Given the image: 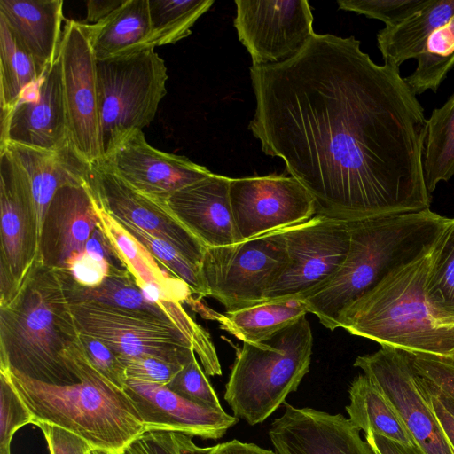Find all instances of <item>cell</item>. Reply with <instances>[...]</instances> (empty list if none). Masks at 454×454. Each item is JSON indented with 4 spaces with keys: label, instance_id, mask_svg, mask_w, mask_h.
Returning a JSON list of instances; mask_svg holds the SVG:
<instances>
[{
    "label": "cell",
    "instance_id": "cell-38",
    "mask_svg": "<svg viewBox=\"0 0 454 454\" xmlns=\"http://www.w3.org/2000/svg\"><path fill=\"white\" fill-rule=\"evenodd\" d=\"M177 395L202 406L223 409L218 396L194 356L167 385Z\"/></svg>",
    "mask_w": 454,
    "mask_h": 454
},
{
    "label": "cell",
    "instance_id": "cell-15",
    "mask_svg": "<svg viewBox=\"0 0 454 454\" xmlns=\"http://www.w3.org/2000/svg\"><path fill=\"white\" fill-rule=\"evenodd\" d=\"M235 4L234 27L252 65L285 61L315 34L311 8L306 0H236Z\"/></svg>",
    "mask_w": 454,
    "mask_h": 454
},
{
    "label": "cell",
    "instance_id": "cell-19",
    "mask_svg": "<svg viewBox=\"0 0 454 454\" xmlns=\"http://www.w3.org/2000/svg\"><path fill=\"white\" fill-rule=\"evenodd\" d=\"M268 431L277 454H375L360 430L342 414L285 402Z\"/></svg>",
    "mask_w": 454,
    "mask_h": 454
},
{
    "label": "cell",
    "instance_id": "cell-46",
    "mask_svg": "<svg viewBox=\"0 0 454 454\" xmlns=\"http://www.w3.org/2000/svg\"><path fill=\"white\" fill-rule=\"evenodd\" d=\"M91 454H111L91 450ZM118 454H172L160 431H145Z\"/></svg>",
    "mask_w": 454,
    "mask_h": 454
},
{
    "label": "cell",
    "instance_id": "cell-18",
    "mask_svg": "<svg viewBox=\"0 0 454 454\" xmlns=\"http://www.w3.org/2000/svg\"><path fill=\"white\" fill-rule=\"evenodd\" d=\"M102 161L135 190L160 202L212 174L185 156L152 146L143 130L131 135Z\"/></svg>",
    "mask_w": 454,
    "mask_h": 454
},
{
    "label": "cell",
    "instance_id": "cell-37",
    "mask_svg": "<svg viewBox=\"0 0 454 454\" xmlns=\"http://www.w3.org/2000/svg\"><path fill=\"white\" fill-rule=\"evenodd\" d=\"M430 0H338L339 8L395 26L428 4Z\"/></svg>",
    "mask_w": 454,
    "mask_h": 454
},
{
    "label": "cell",
    "instance_id": "cell-6",
    "mask_svg": "<svg viewBox=\"0 0 454 454\" xmlns=\"http://www.w3.org/2000/svg\"><path fill=\"white\" fill-rule=\"evenodd\" d=\"M313 335L306 316L260 343L243 342L225 385L233 415L262 423L309 371Z\"/></svg>",
    "mask_w": 454,
    "mask_h": 454
},
{
    "label": "cell",
    "instance_id": "cell-34",
    "mask_svg": "<svg viewBox=\"0 0 454 454\" xmlns=\"http://www.w3.org/2000/svg\"><path fill=\"white\" fill-rule=\"evenodd\" d=\"M214 0H149L151 47L172 44L187 37Z\"/></svg>",
    "mask_w": 454,
    "mask_h": 454
},
{
    "label": "cell",
    "instance_id": "cell-26",
    "mask_svg": "<svg viewBox=\"0 0 454 454\" xmlns=\"http://www.w3.org/2000/svg\"><path fill=\"white\" fill-rule=\"evenodd\" d=\"M63 4L62 0H0V19L30 53L41 78L59 56Z\"/></svg>",
    "mask_w": 454,
    "mask_h": 454
},
{
    "label": "cell",
    "instance_id": "cell-40",
    "mask_svg": "<svg viewBox=\"0 0 454 454\" xmlns=\"http://www.w3.org/2000/svg\"><path fill=\"white\" fill-rule=\"evenodd\" d=\"M84 352L91 364L107 380L124 389L128 380L126 367L120 356L103 341L80 332Z\"/></svg>",
    "mask_w": 454,
    "mask_h": 454
},
{
    "label": "cell",
    "instance_id": "cell-12",
    "mask_svg": "<svg viewBox=\"0 0 454 454\" xmlns=\"http://www.w3.org/2000/svg\"><path fill=\"white\" fill-rule=\"evenodd\" d=\"M0 306L8 303L39 257L41 229L26 179L0 152Z\"/></svg>",
    "mask_w": 454,
    "mask_h": 454
},
{
    "label": "cell",
    "instance_id": "cell-11",
    "mask_svg": "<svg viewBox=\"0 0 454 454\" xmlns=\"http://www.w3.org/2000/svg\"><path fill=\"white\" fill-rule=\"evenodd\" d=\"M69 141L88 163L104 160L97 59L86 27L67 20L59 51Z\"/></svg>",
    "mask_w": 454,
    "mask_h": 454
},
{
    "label": "cell",
    "instance_id": "cell-8",
    "mask_svg": "<svg viewBox=\"0 0 454 454\" xmlns=\"http://www.w3.org/2000/svg\"><path fill=\"white\" fill-rule=\"evenodd\" d=\"M287 263L285 229L207 247L201 265L206 297L217 300L226 311L262 303Z\"/></svg>",
    "mask_w": 454,
    "mask_h": 454
},
{
    "label": "cell",
    "instance_id": "cell-24",
    "mask_svg": "<svg viewBox=\"0 0 454 454\" xmlns=\"http://www.w3.org/2000/svg\"><path fill=\"white\" fill-rule=\"evenodd\" d=\"M4 150L27 183L41 230L47 208L60 188L89 183L90 164L71 144L58 151L8 144L0 152Z\"/></svg>",
    "mask_w": 454,
    "mask_h": 454
},
{
    "label": "cell",
    "instance_id": "cell-35",
    "mask_svg": "<svg viewBox=\"0 0 454 454\" xmlns=\"http://www.w3.org/2000/svg\"><path fill=\"white\" fill-rule=\"evenodd\" d=\"M414 72L405 79L416 96L426 90L436 92L454 67V16L427 39L416 59Z\"/></svg>",
    "mask_w": 454,
    "mask_h": 454
},
{
    "label": "cell",
    "instance_id": "cell-21",
    "mask_svg": "<svg viewBox=\"0 0 454 454\" xmlns=\"http://www.w3.org/2000/svg\"><path fill=\"white\" fill-rule=\"evenodd\" d=\"M98 225L96 196L90 183L60 188L43 218L38 258L46 266L67 270L84 253Z\"/></svg>",
    "mask_w": 454,
    "mask_h": 454
},
{
    "label": "cell",
    "instance_id": "cell-28",
    "mask_svg": "<svg viewBox=\"0 0 454 454\" xmlns=\"http://www.w3.org/2000/svg\"><path fill=\"white\" fill-rule=\"evenodd\" d=\"M454 16V0H430L429 4L400 23L385 27L377 35L384 61L400 67L417 59L428 37Z\"/></svg>",
    "mask_w": 454,
    "mask_h": 454
},
{
    "label": "cell",
    "instance_id": "cell-20",
    "mask_svg": "<svg viewBox=\"0 0 454 454\" xmlns=\"http://www.w3.org/2000/svg\"><path fill=\"white\" fill-rule=\"evenodd\" d=\"M124 390L137 409L145 431H171L218 440L239 419L223 409L192 402L167 385L128 379Z\"/></svg>",
    "mask_w": 454,
    "mask_h": 454
},
{
    "label": "cell",
    "instance_id": "cell-3",
    "mask_svg": "<svg viewBox=\"0 0 454 454\" xmlns=\"http://www.w3.org/2000/svg\"><path fill=\"white\" fill-rule=\"evenodd\" d=\"M429 209L348 221L350 245L334 278L302 300L333 331L341 314L394 270L428 254L450 223Z\"/></svg>",
    "mask_w": 454,
    "mask_h": 454
},
{
    "label": "cell",
    "instance_id": "cell-41",
    "mask_svg": "<svg viewBox=\"0 0 454 454\" xmlns=\"http://www.w3.org/2000/svg\"><path fill=\"white\" fill-rule=\"evenodd\" d=\"M407 354L415 372L454 401V359L426 354Z\"/></svg>",
    "mask_w": 454,
    "mask_h": 454
},
{
    "label": "cell",
    "instance_id": "cell-29",
    "mask_svg": "<svg viewBox=\"0 0 454 454\" xmlns=\"http://www.w3.org/2000/svg\"><path fill=\"white\" fill-rule=\"evenodd\" d=\"M348 394L345 409L357 429L364 434L373 433L403 445H415L394 407L365 374L353 379Z\"/></svg>",
    "mask_w": 454,
    "mask_h": 454
},
{
    "label": "cell",
    "instance_id": "cell-44",
    "mask_svg": "<svg viewBox=\"0 0 454 454\" xmlns=\"http://www.w3.org/2000/svg\"><path fill=\"white\" fill-rule=\"evenodd\" d=\"M67 270L76 284L94 288L108 276L110 267L106 261L84 251L72 262Z\"/></svg>",
    "mask_w": 454,
    "mask_h": 454
},
{
    "label": "cell",
    "instance_id": "cell-43",
    "mask_svg": "<svg viewBox=\"0 0 454 454\" xmlns=\"http://www.w3.org/2000/svg\"><path fill=\"white\" fill-rule=\"evenodd\" d=\"M419 387L454 452V401L430 381L418 375Z\"/></svg>",
    "mask_w": 454,
    "mask_h": 454
},
{
    "label": "cell",
    "instance_id": "cell-50",
    "mask_svg": "<svg viewBox=\"0 0 454 454\" xmlns=\"http://www.w3.org/2000/svg\"><path fill=\"white\" fill-rule=\"evenodd\" d=\"M0 454H11V453H10V451H9V452L0 453Z\"/></svg>",
    "mask_w": 454,
    "mask_h": 454
},
{
    "label": "cell",
    "instance_id": "cell-23",
    "mask_svg": "<svg viewBox=\"0 0 454 454\" xmlns=\"http://www.w3.org/2000/svg\"><path fill=\"white\" fill-rule=\"evenodd\" d=\"M230 183L231 177L212 173L160 203L206 247L235 244L242 240L234 222Z\"/></svg>",
    "mask_w": 454,
    "mask_h": 454
},
{
    "label": "cell",
    "instance_id": "cell-1",
    "mask_svg": "<svg viewBox=\"0 0 454 454\" xmlns=\"http://www.w3.org/2000/svg\"><path fill=\"white\" fill-rule=\"evenodd\" d=\"M248 129L312 195L317 214L352 221L430 208L427 120L399 67L354 36L314 34L292 58L252 65Z\"/></svg>",
    "mask_w": 454,
    "mask_h": 454
},
{
    "label": "cell",
    "instance_id": "cell-2",
    "mask_svg": "<svg viewBox=\"0 0 454 454\" xmlns=\"http://www.w3.org/2000/svg\"><path fill=\"white\" fill-rule=\"evenodd\" d=\"M72 276L38 258L16 294L0 306V367L51 385L79 382L84 353L70 300Z\"/></svg>",
    "mask_w": 454,
    "mask_h": 454
},
{
    "label": "cell",
    "instance_id": "cell-47",
    "mask_svg": "<svg viewBox=\"0 0 454 454\" xmlns=\"http://www.w3.org/2000/svg\"><path fill=\"white\" fill-rule=\"evenodd\" d=\"M186 454H276L252 442H242L237 439L210 447H199L192 442Z\"/></svg>",
    "mask_w": 454,
    "mask_h": 454
},
{
    "label": "cell",
    "instance_id": "cell-30",
    "mask_svg": "<svg viewBox=\"0 0 454 454\" xmlns=\"http://www.w3.org/2000/svg\"><path fill=\"white\" fill-rule=\"evenodd\" d=\"M309 313L302 301H269L218 314L220 327L243 342L260 343Z\"/></svg>",
    "mask_w": 454,
    "mask_h": 454
},
{
    "label": "cell",
    "instance_id": "cell-5",
    "mask_svg": "<svg viewBox=\"0 0 454 454\" xmlns=\"http://www.w3.org/2000/svg\"><path fill=\"white\" fill-rule=\"evenodd\" d=\"M430 253L387 275L340 316L339 327L381 347L454 359V325L434 317L425 294Z\"/></svg>",
    "mask_w": 454,
    "mask_h": 454
},
{
    "label": "cell",
    "instance_id": "cell-4",
    "mask_svg": "<svg viewBox=\"0 0 454 454\" xmlns=\"http://www.w3.org/2000/svg\"><path fill=\"white\" fill-rule=\"evenodd\" d=\"M79 382L51 385L1 368L33 418V423L62 427L93 450L118 454L145 432L134 403L91 364L86 354L77 358Z\"/></svg>",
    "mask_w": 454,
    "mask_h": 454
},
{
    "label": "cell",
    "instance_id": "cell-27",
    "mask_svg": "<svg viewBox=\"0 0 454 454\" xmlns=\"http://www.w3.org/2000/svg\"><path fill=\"white\" fill-rule=\"evenodd\" d=\"M84 26L97 60L152 48L149 0H124L104 21Z\"/></svg>",
    "mask_w": 454,
    "mask_h": 454
},
{
    "label": "cell",
    "instance_id": "cell-45",
    "mask_svg": "<svg viewBox=\"0 0 454 454\" xmlns=\"http://www.w3.org/2000/svg\"><path fill=\"white\" fill-rule=\"evenodd\" d=\"M85 252L106 261L110 267V270H128L125 264L116 253L112 242L104 231L100 223L89 239L86 244Z\"/></svg>",
    "mask_w": 454,
    "mask_h": 454
},
{
    "label": "cell",
    "instance_id": "cell-22",
    "mask_svg": "<svg viewBox=\"0 0 454 454\" xmlns=\"http://www.w3.org/2000/svg\"><path fill=\"white\" fill-rule=\"evenodd\" d=\"M69 295L72 300L98 301L153 315L174 323L192 340L205 373L209 376L222 374L218 356L209 333L189 316L183 304L165 301L164 305H160L151 301L129 270H110L104 281L94 288L82 287L72 278Z\"/></svg>",
    "mask_w": 454,
    "mask_h": 454
},
{
    "label": "cell",
    "instance_id": "cell-7",
    "mask_svg": "<svg viewBox=\"0 0 454 454\" xmlns=\"http://www.w3.org/2000/svg\"><path fill=\"white\" fill-rule=\"evenodd\" d=\"M104 160L154 119L167 93V67L154 48L97 60Z\"/></svg>",
    "mask_w": 454,
    "mask_h": 454
},
{
    "label": "cell",
    "instance_id": "cell-31",
    "mask_svg": "<svg viewBox=\"0 0 454 454\" xmlns=\"http://www.w3.org/2000/svg\"><path fill=\"white\" fill-rule=\"evenodd\" d=\"M425 294L434 319L442 325H454V218L430 252Z\"/></svg>",
    "mask_w": 454,
    "mask_h": 454
},
{
    "label": "cell",
    "instance_id": "cell-16",
    "mask_svg": "<svg viewBox=\"0 0 454 454\" xmlns=\"http://www.w3.org/2000/svg\"><path fill=\"white\" fill-rule=\"evenodd\" d=\"M89 183L111 215L128 220L167 241L201 269L207 247L160 202L135 190L103 161L90 165Z\"/></svg>",
    "mask_w": 454,
    "mask_h": 454
},
{
    "label": "cell",
    "instance_id": "cell-33",
    "mask_svg": "<svg viewBox=\"0 0 454 454\" xmlns=\"http://www.w3.org/2000/svg\"><path fill=\"white\" fill-rule=\"evenodd\" d=\"M42 78L30 53L0 19V107L12 111L22 94Z\"/></svg>",
    "mask_w": 454,
    "mask_h": 454
},
{
    "label": "cell",
    "instance_id": "cell-48",
    "mask_svg": "<svg viewBox=\"0 0 454 454\" xmlns=\"http://www.w3.org/2000/svg\"><path fill=\"white\" fill-rule=\"evenodd\" d=\"M364 435L375 454H425L417 445H403L373 433Z\"/></svg>",
    "mask_w": 454,
    "mask_h": 454
},
{
    "label": "cell",
    "instance_id": "cell-32",
    "mask_svg": "<svg viewBox=\"0 0 454 454\" xmlns=\"http://www.w3.org/2000/svg\"><path fill=\"white\" fill-rule=\"evenodd\" d=\"M423 173L429 193L454 176V94L427 120Z\"/></svg>",
    "mask_w": 454,
    "mask_h": 454
},
{
    "label": "cell",
    "instance_id": "cell-36",
    "mask_svg": "<svg viewBox=\"0 0 454 454\" xmlns=\"http://www.w3.org/2000/svg\"><path fill=\"white\" fill-rule=\"evenodd\" d=\"M113 216V215H112ZM137 239L160 263L174 276L184 281L197 299L206 297V289L201 269L187 260L175 247L167 241L154 237L131 222L113 216Z\"/></svg>",
    "mask_w": 454,
    "mask_h": 454
},
{
    "label": "cell",
    "instance_id": "cell-49",
    "mask_svg": "<svg viewBox=\"0 0 454 454\" xmlns=\"http://www.w3.org/2000/svg\"><path fill=\"white\" fill-rule=\"evenodd\" d=\"M124 0H90L86 3L87 16L82 24L91 27L104 21L111 15Z\"/></svg>",
    "mask_w": 454,
    "mask_h": 454
},
{
    "label": "cell",
    "instance_id": "cell-17",
    "mask_svg": "<svg viewBox=\"0 0 454 454\" xmlns=\"http://www.w3.org/2000/svg\"><path fill=\"white\" fill-rule=\"evenodd\" d=\"M8 144L48 151L70 145L59 56L12 111L1 112L0 150Z\"/></svg>",
    "mask_w": 454,
    "mask_h": 454
},
{
    "label": "cell",
    "instance_id": "cell-13",
    "mask_svg": "<svg viewBox=\"0 0 454 454\" xmlns=\"http://www.w3.org/2000/svg\"><path fill=\"white\" fill-rule=\"evenodd\" d=\"M354 366L361 369L388 400L415 445L425 454H454L406 352L381 347L374 353L357 356Z\"/></svg>",
    "mask_w": 454,
    "mask_h": 454
},
{
    "label": "cell",
    "instance_id": "cell-9",
    "mask_svg": "<svg viewBox=\"0 0 454 454\" xmlns=\"http://www.w3.org/2000/svg\"><path fill=\"white\" fill-rule=\"evenodd\" d=\"M70 300L79 331L103 341L121 359L150 356L184 366L195 356L192 340L172 322L98 301Z\"/></svg>",
    "mask_w": 454,
    "mask_h": 454
},
{
    "label": "cell",
    "instance_id": "cell-10",
    "mask_svg": "<svg viewBox=\"0 0 454 454\" xmlns=\"http://www.w3.org/2000/svg\"><path fill=\"white\" fill-rule=\"evenodd\" d=\"M288 263L268 289L264 301H302L326 286L349 249L348 221L317 214L285 229Z\"/></svg>",
    "mask_w": 454,
    "mask_h": 454
},
{
    "label": "cell",
    "instance_id": "cell-39",
    "mask_svg": "<svg viewBox=\"0 0 454 454\" xmlns=\"http://www.w3.org/2000/svg\"><path fill=\"white\" fill-rule=\"evenodd\" d=\"M32 423L31 414L6 376L0 372V453L9 452L16 431Z\"/></svg>",
    "mask_w": 454,
    "mask_h": 454
},
{
    "label": "cell",
    "instance_id": "cell-51",
    "mask_svg": "<svg viewBox=\"0 0 454 454\" xmlns=\"http://www.w3.org/2000/svg\"><path fill=\"white\" fill-rule=\"evenodd\" d=\"M90 454H91V450H90Z\"/></svg>",
    "mask_w": 454,
    "mask_h": 454
},
{
    "label": "cell",
    "instance_id": "cell-14",
    "mask_svg": "<svg viewBox=\"0 0 454 454\" xmlns=\"http://www.w3.org/2000/svg\"><path fill=\"white\" fill-rule=\"evenodd\" d=\"M230 199L242 241L300 224L317 215L314 198L291 176L231 178Z\"/></svg>",
    "mask_w": 454,
    "mask_h": 454
},
{
    "label": "cell",
    "instance_id": "cell-42",
    "mask_svg": "<svg viewBox=\"0 0 454 454\" xmlns=\"http://www.w3.org/2000/svg\"><path fill=\"white\" fill-rule=\"evenodd\" d=\"M126 367L128 379L168 385L184 365L155 357L121 359Z\"/></svg>",
    "mask_w": 454,
    "mask_h": 454
},
{
    "label": "cell",
    "instance_id": "cell-25",
    "mask_svg": "<svg viewBox=\"0 0 454 454\" xmlns=\"http://www.w3.org/2000/svg\"><path fill=\"white\" fill-rule=\"evenodd\" d=\"M96 208L100 225L145 295L158 304H160V301H169L181 304L187 303L192 307L197 299L192 297L193 294L190 287L155 260L104 208L97 197Z\"/></svg>",
    "mask_w": 454,
    "mask_h": 454
}]
</instances>
